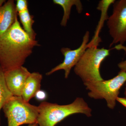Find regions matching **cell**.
<instances>
[{
	"label": "cell",
	"mask_w": 126,
	"mask_h": 126,
	"mask_svg": "<svg viewBox=\"0 0 126 126\" xmlns=\"http://www.w3.org/2000/svg\"><path fill=\"white\" fill-rule=\"evenodd\" d=\"M118 67L120 69V71L126 72V60L119 63Z\"/></svg>",
	"instance_id": "16"
},
{
	"label": "cell",
	"mask_w": 126,
	"mask_h": 126,
	"mask_svg": "<svg viewBox=\"0 0 126 126\" xmlns=\"http://www.w3.org/2000/svg\"><path fill=\"white\" fill-rule=\"evenodd\" d=\"M27 126H38V123H34V124H29Z\"/></svg>",
	"instance_id": "19"
},
{
	"label": "cell",
	"mask_w": 126,
	"mask_h": 126,
	"mask_svg": "<svg viewBox=\"0 0 126 126\" xmlns=\"http://www.w3.org/2000/svg\"><path fill=\"white\" fill-rule=\"evenodd\" d=\"M53 2L55 4L60 5L63 10V15L60 24L65 27L68 21L70 18V12L72 7L74 5L76 6L79 14H81L83 10V6L79 0H53Z\"/></svg>",
	"instance_id": "11"
},
{
	"label": "cell",
	"mask_w": 126,
	"mask_h": 126,
	"mask_svg": "<svg viewBox=\"0 0 126 126\" xmlns=\"http://www.w3.org/2000/svg\"><path fill=\"white\" fill-rule=\"evenodd\" d=\"M20 20L23 26V29L32 39L35 40L36 34L33 29L34 16L30 14L29 9L22 12L18 13Z\"/></svg>",
	"instance_id": "12"
},
{
	"label": "cell",
	"mask_w": 126,
	"mask_h": 126,
	"mask_svg": "<svg viewBox=\"0 0 126 126\" xmlns=\"http://www.w3.org/2000/svg\"><path fill=\"white\" fill-rule=\"evenodd\" d=\"M126 82V72L120 71L117 75L108 80L83 83L88 91L89 97L104 99L110 109L115 108L120 89Z\"/></svg>",
	"instance_id": "4"
},
{
	"label": "cell",
	"mask_w": 126,
	"mask_h": 126,
	"mask_svg": "<svg viewBox=\"0 0 126 126\" xmlns=\"http://www.w3.org/2000/svg\"><path fill=\"white\" fill-rule=\"evenodd\" d=\"M14 95L9 90L6 82L4 72L0 66V112L6 103Z\"/></svg>",
	"instance_id": "13"
},
{
	"label": "cell",
	"mask_w": 126,
	"mask_h": 126,
	"mask_svg": "<svg viewBox=\"0 0 126 126\" xmlns=\"http://www.w3.org/2000/svg\"><path fill=\"white\" fill-rule=\"evenodd\" d=\"M117 101L119 102V103L122 104L124 107L126 108V98L118 97L116 99Z\"/></svg>",
	"instance_id": "17"
},
{
	"label": "cell",
	"mask_w": 126,
	"mask_h": 126,
	"mask_svg": "<svg viewBox=\"0 0 126 126\" xmlns=\"http://www.w3.org/2000/svg\"><path fill=\"white\" fill-rule=\"evenodd\" d=\"M38 108L37 123L39 126H55L66 117L74 114L80 113L88 117L92 116V109L81 97H78L72 103L66 105L43 102Z\"/></svg>",
	"instance_id": "2"
},
{
	"label": "cell",
	"mask_w": 126,
	"mask_h": 126,
	"mask_svg": "<svg viewBox=\"0 0 126 126\" xmlns=\"http://www.w3.org/2000/svg\"><path fill=\"white\" fill-rule=\"evenodd\" d=\"M42 79L43 75L39 72L31 73L25 83L21 96L25 101L29 102L40 90Z\"/></svg>",
	"instance_id": "10"
},
{
	"label": "cell",
	"mask_w": 126,
	"mask_h": 126,
	"mask_svg": "<svg viewBox=\"0 0 126 126\" xmlns=\"http://www.w3.org/2000/svg\"><path fill=\"white\" fill-rule=\"evenodd\" d=\"M112 14L107 19V25L114 44L120 45L126 42V0H115L113 5Z\"/></svg>",
	"instance_id": "6"
},
{
	"label": "cell",
	"mask_w": 126,
	"mask_h": 126,
	"mask_svg": "<svg viewBox=\"0 0 126 126\" xmlns=\"http://www.w3.org/2000/svg\"><path fill=\"white\" fill-rule=\"evenodd\" d=\"M34 97L38 101H44L47 98V93L44 90H41L40 89L36 92Z\"/></svg>",
	"instance_id": "15"
},
{
	"label": "cell",
	"mask_w": 126,
	"mask_h": 126,
	"mask_svg": "<svg viewBox=\"0 0 126 126\" xmlns=\"http://www.w3.org/2000/svg\"><path fill=\"white\" fill-rule=\"evenodd\" d=\"M18 15L13 0H9L0 6V38L13 25Z\"/></svg>",
	"instance_id": "9"
},
{
	"label": "cell",
	"mask_w": 126,
	"mask_h": 126,
	"mask_svg": "<svg viewBox=\"0 0 126 126\" xmlns=\"http://www.w3.org/2000/svg\"><path fill=\"white\" fill-rule=\"evenodd\" d=\"M16 8L18 13L26 10L28 9V1L26 0H17Z\"/></svg>",
	"instance_id": "14"
},
{
	"label": "cell",
	"mask_w": 126,
	"mask_h": 126,
	"mask_svg": "<svg viewBox=\"0 0 126 126\" xmlns=\"http://www.w3.org/2000/svg\"><path fill=\"white\" fill-rule=\"evenodd\" d=\"M30 74L23 66L4 72L6 84L14 96H21L25 83Z\"/></svg>",
	"instance_id": "8"
},
{
	"label": "cell",
	"mask_w": 126,
	"mask_h": 126,
	"mask_svg": "<svg viewBox=\"0 0 126 126\" xmlns=\"http://www.w3.org/2000/svg\"><path fill=\"white\" fill-rule=\"evenodd\" d=\"M6 2V0H0V6L3 5Z\"/></svg>",
	"instance_id": "18"
},
{
	"label": "cell",
	"mask_w": 126,
	"mask_h": 126,
	"mask_svg": "<svg viewBox=\"0 0 126 126\" xmlns=\"http://www.w3.org/2000/svg\"><path fill=\"white\" fill-rule=\"evenodd\" d=\"M89 37L90 32L87 31L83 38L81 45L76 49L72 50L68 47L62 48L61 52L64 57L63 63L47 72L46 75H50L58 70H63L64 71V78L67 79L72 68L79 62L88 47L92 46L90 43H88Z\"/></svg>",
	"instance_id": "7"
},
{
	"label": "cell",
	"mask_w": 126,
	"mask_h": 126,
	"mask_svg": "<svg viewBox=\"0 0 126 126\" xmlns=\"http://www.w3.org/2000/svg\"><path fill=\"white\" fill-rule=\"evenodd\" d=\"M109 55L110 50L90 46L74 66V73L83 83L103 81L99 70L100 66L102 62Z\"/></svg>",
	"instance_id": "3"
},
{
	"label": "cell",
	"mask_w": 126,
	"mask_h": 126,
	"mask_svg": "<svg viewBox=\"0 0 126 126\" xmlns=\"http://www.w3.org/2000/svg\"><path fill=\"white\" fill-rule=\"evenodd\" d=\"M124 94H125V97L126 98V87H125V92H124Z\"/></svg>",
	"instance_id": "20"
},
{
	"label": "cell",
	"mask_w": 126,
	"mask_h": 126,
	"mask_svg": "<svg viewBox=\"0 0 126 126\" xmlns=\"http://www.w3.org/2000/svg\"><path fill=\"white\" fill-rule=\"evenodd\" d=\"M40 46L27 34L16 18L0 38V66L4 72L23 66L34 47Z\"/></svg>",
	"instance_id": "1"
},
{
	"label": "cell",
	"mask_w": 126,
	"mask_h": 126,
	"mask_svg": "<svg viewBox=\"0 0 126 126\" xmlns=\"http://www.w3.org/2000/svg\"><path fill=\"white\" fill-rule=\"evenodd\" d=\"M2 109L7 118V126H20L37 123L38 106L25 101L21 96L12 97L5 104Z\"/></svg>",
	"instance_id": "5"
}]
</instances>
